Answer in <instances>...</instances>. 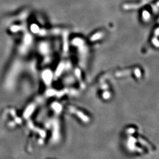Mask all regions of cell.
I'll use <instances>...</instances> for the list:
<instances>
[{
    "label": "cell",
    "mask_w": 159,
    "mask_h": 159,
    "mask_svg": "<svg viewBox=\"0 0 159 159\" xmlns=\"http://www.w3.org/2000/svg\"><path fill=\"white\" fill-rule=\"evenodd\" d=\"M143 16L145 17H147L148 18V16H149V14H148V12L147 11L143 12Z\"/></svg>",
    "instance_id": "obj_1"
}]
</instances>
